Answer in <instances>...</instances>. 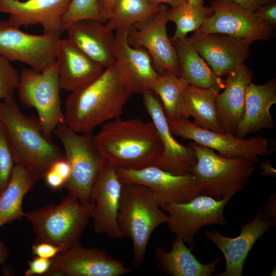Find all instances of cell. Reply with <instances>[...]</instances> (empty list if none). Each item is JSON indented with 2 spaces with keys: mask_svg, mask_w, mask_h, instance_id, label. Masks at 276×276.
I'll list each match as a JSON object with an SVG mask.
<instances>
[{
  "mask_svg": "<svg viewBox=\"0 0 276 276\" xmlns=\"http://www.w3.org/2000/svg\"><path fill=\"white\" fill-rule=\"evenodd\" d=\"M71 0H0V12L8 13L13 25H39L43 33L60 37L62 17Z\"/></svg>",
  "mask_w": 276,
  "mask_h": 276,
  "instance_id": "obj_20",
  "label": "cell"
},
{
  "mask_svg": "<svg viewBox=\"0 0 276 276\" xmlns=\"http://www.w3.org/2000/svg\"><path fill=\"white\" fill-rule=\"evenodd\" d=\"M213 13L211 7L194 5L186 2L180 6L168 8L167 17L173 22L176 30L171 40L187 36L192 32L198 31L204 21Z\"/></svg>",
  "mask_w": 276,
  "mask_h": 276,
  "instance_id": "obj_32",
  "label": "cell"
},
{
  "mask_svg": "<svg viewBox=\"0 0 276 276\" xmlns=\"http://www.w3.org/2000/svg\"><path fill=\"white\" fill-rule=\"evenodd\" d=\"M160 5L148 0H115L106 26L112 31L129 29L153 16Z\"/></svg>",
  "mask_w": 276,
  "mask_h": 276,
  "instance_id": "obj_30",
  "label": "cell"
},
{
  "mask_svg": "<svg viewBox=\"0 0 276 276\" xmlns=\"http://www.w3.org/2000/svg\"><path fill=\"white\" fill-rule=\"evenodd\" d=\"M168 8L161 5L153 16L130 28L128 41L130 45L143 48L148 52L159 74H170L180 77L176 52L167 34Z\"/></svg>",
  "mask_w": 276,
  "mask_h": 276,
  "instance_id": "obj_13",
  "label": "cell"
},
{
  "mask_svg": "<svg viewBox=\"0 0 276 276\" xmlns=\"http://www.w3.org/2000/svg\"><path fill=\"white\" fill-rule=\"evenodd\" d=\"M254 14L261 22L274 28L276 25V1L259 7L254 11Z\"/></svg>",
  "mask_w": 276,
  "mask_h": 276,
  "instance_id": "obj_37",
  "label": "cell"
},
{
  "mask_svg": "<svg viewBox=\"0 0 276 276\" xmlns=\"http://www.w3.org/2000/svg\"><path fill=\"white\" fill-rule=\"evenodd\" d=\"M71 173V167L65 158L55 162L48 169L43 179L52 190L65 188Z\"/></svg>",
  "mask_w": 276,
  "mask_h": 276,
  "instance_id": "obj_36",
  "label": "cell"
},
{
  "mask_svg": "<svg viewBox=\"0 0 276 276\" xmlns=\"http://www.w3.org/2000/svg\"><path fill=\"white\" fill-rule=\"evenodd\" d=\"M252 72L244 64L226 75L224 87L216 99L217 117L225 133L235 134L244 112L247 88Z\"/></svg>",
  "mask_w": 276,
  "mask_h": 276,
  "instance_id": "obj_23",
  "label": "cell"
},
{
  "mask_svg": "<svg viewBox=\"0 0 276 276\" xmlns=\"http://www.w3.org/2000/svg\"><path fill=\"white\" fill-rule=\"evenodd\" d=\"M53 134L60 141L71 167L70 178L65 186L68 194L81 203H89L94 182L106 161L96 147L91 133H77L63 123Z\"/></svg>",
  "mask_w": 276,
  "mask_h": 276,
  "instance_id": "obj_7",
  "label": "cell"
},
{
  "mask_svg": "<svg viewBox=\"0 0 276 276\" xmlns=\"http://www.w3.org/2000/svg\"><path fill=\"white\" fill-rule=\"evenodd\" d=\"M19 1H24V0H19Z\"/></svg>",
  "mask_w": 276,
  "mask_h": 276,
  "instance_id": "obj_47",
  "label": "cell"
},
{
  "mask_svg": "<svg viewBox=\"0 0 276 276\" xmlns=\"http://www.w3.org/2000/svg\"><path fill=\"white\" fill-rule=\"evenodd\" d=\"M260 168L261 170L262 175L272 178L275 177L276 170L268 159L261 162L260 163Z\"/></svg>",
  "mask_w": 276,
  "mask_h": 276,
  "instance_id": "obj_43",
  "label": "cell"
},
{
  "mask_svg": "<svg viewBox=\"0 0 276 276\" xmlns=\"http://www.w3.org/2000/svg\"><path fill=\"white\" fill-rule=\"evenodd\" d=\"M87 19L106 22L98 0H71L62 17L63 32L73 23Z\"/></svg>",
  "mask_w": 276,
  "mask_h": 276,
  "instance_id": "obj_33",
  "label": "cell"
},
{
  "mask_svg": "<svg viewBox=\"0 0 276 276\" xmlns=\"http://www.w3.org/2000/svg\"><path fill=\"white\" fill-rule=\"evenodd\" d=\"M262 218L268 222L270 226L276 225V195H271L266 202L263 210L260 212Z\"/></svg>",
  "mask_w": 276,
  "mask_h": 276,
  "instance_id": "obj_40",
  "label": "cell"
},
{
  "mask_svg": "<svg viewBox=\"0 0 276 276\" xmlns=\"http://www.w3.org/2000/svg\"><path fill=\"white\" fill-rule=\"evenodd\" d=\"M221 90L202 88L188 84L184 93L182 116H192L202 128L224 133L217 117L216 99Z\"/></svg>",
  "mask_w": 276,
  "mask_h": 276,
  "instance_id": "obj_28",
  "label": "cell"
},
{
  "mask_svg": "<svg viewBox=\"0 0 276 276\" xmlns=\"http://www.w3.org/2000/svg\"><path fill=\"white\" fill-rule=\"evenodd\" d=\"M131 271L105 250L86 248L78 242L52 259L47 275L121 276Z\"/></svg>",
  "mask_w": 276,
  "mask_h": 276,
  "instance_id": "obj_15",
  "label": "cell"
},
{
  "mask_svg": "<svg viewBox=\"0 0 276 276\" xmlns=\"http://www.w3.org/2000/svg\"><path fill=\"white\" fill-rule=\"evenodd\" d=\"M115 0H98L102 15L106 21L113 8Z\"/></svg>",
  "mask_w": 276,
  "mask_h": 276,
  "instance_id": "obj_42",
  "label": "cell"
},
{
  "mask_svg": "<svg viewBox=\"0 0 276 276\" xmlns=\"http://www.w3.org/2000/svg\"><path fill=\"white\" fill-rule=\"evenodd\" d=\"M143 99L160 137L163 150L154 166L175 174L191 173L197 158L193 147L180 144L173 136L162 103L151 90L144 92Z\"/></svg>",
  "mask_w": 276,
  "mask_h": 276,
  "instance_id": "obj_16",
  "label": "cell"
},
{
  "mask_svg": "<svg viewBox=\"0 0 276 276\" xmlns=\"http://www.w3.org/2000/svg\"><path fill=\"white\" fill-rule=\"evenodd\" d=\"M67 38L79 50L105 68L114 64V35L106 25L93 20L73 23L66 30Z\"/></svg>",
  "mask_w": 276,
  "mask_h": 276,
  "instance_id": "obj_24",
  "label": "cell"
},
{
  "mask_svg": "<svg viewBox=\"0 0 276 276\" xmlns=\"http://www.w3.org/2000/svg\"><path fill=\"white\" fill-rule=\"evenodd\" d=\"M61 90L55 62L42 72L30 67L20 73L17 89L19 101L36 110L43 134L49 139H51L59 124L65 123L61 108Z\"/></svg>",
  "mask_w": 276,
  "mask_h": 276,
  "instance_id": "obj_8",
  "label": "cell"
},
{
  "mask_svg": "<svg viewBox=\"0 0 276 276\" xmlns=\"http://www.w3.org/2000/svg\"><path fill=\"white\" fill-rule=\"evenodd\" d=\"M15 165L5 129L0 121V195L10 180Z\"/></svg>",
  "mask_w": 276,
  "mask_h": 276,
  "instance_id": "obj_34",
  "label": "cell"
},
{
  "mask_svg": "<svg viewBox=\"0 0 276 276\" xmlns=\"http://www.w3.org/2000/svg\"><path fill=\"white\" fill-rule=\"evenodd\" d=\"M123 183L117 168L108 163L99 172L93 185L90 201L95 231L113 239L123 238L117 223V215Z\"/></svg>",
  "mask_w": 276,
  "mask_h": 276,
  "instance_id": "obj_18",
  "label": "cell"
},
{
  "mask_svg": "<svg viewBox=\"0 0 276 276\" xmlns=\"http://www.w3.org/2000/svg\"><path fill=\"white\" fill-rule=\"evenodd\" d=\"M93 140L106 162L117 168L137 169L154 165L163 150L152 121L137 118L107 122L93 135Z\"/></svg>",
  "mask_w": 276,
  "mask_h": 276,
  "instance_id": "obj_2",
  "label": "cell"
},
{
  "mask_svg": "<svg viewBox=\"0 0 276 276\" xmlns=\"http://www.w3.org/2000/svg\"><path fill=\"white\" fill-rule=\"evenodd\" d=\"M36 181L28 169L21 165H15L10 180L0 195V228L25 217L22 200Z\"/></svg>",
  "mask_w": 276,
  "mask_h": 276,
  "instance_id": "obj_29",
  "label": "cell"
},
{
  "mask_svg": "<svg viewBox=\"0 0 276 276\" xmlns=\"http://www.w3.org/2000/svg\"><path fill=\"white\" fill-rule=\"evenodd\" d=\"M189 38L200 56L219 77L244 64L249 56L251 42L227 34L196 31Z\"/></svg>",
  "mask_w": 276,
  "mask_h": 276,
  "instance_id": "obj_19",
  "label": "cell"
},
{
  "mask_svg": "<svg viewBox=\"0 0 276 276\" xmlns=\"http://www.w3.org/2000/svg\"><path fill=\"white\" fill-rule=\"evenodd\" d=\"M168 123L174 135L192 140L225 157L243 158L255 163L258 162V156H265L270 153L267 139L261 135L240 138L235 134L202 128L187 117L170 121Z\"/></svg>",
  "mask_w": 276,
  "mask_h": 276,
  "instance_id": "obj_10",
  "label": "cell"
},
{
  "mask_svg": "<svg viewBox=\"0 0 276 276\" xmlns=\"http://www.w3.org/2000/svg\"><path fill=\"white\" fill-rule=\"evenodd\" d=\"M268 222L263 220L260 212L254 218L243 224L240 234L235 237L222 235L218 231H206L204 235L223 253L225 267L216 276H242L247 256L255 243L270 228Z\"/></svg>",
  "mask_w": 276,
  "mask_h": 276,
  "instance_id": "obj_21",
  "label": "cell"
},
{
  "mask_svg": "<svg viewBox=\"0 0 276 276\" xmlns=\"http://www.w3.org/2000/svg\"><path fill=\"white\" fill-rule=\"evenodd\" d=\"M236 193L230 192L220 200L201 194L186 202L166 204L160 207L168 213L166 223L171 232L186 244L193 246L195 235L202 227L227 224L224 210Z\"/></svg>",
  "mask_w": 276,
  "mask_h": 276,
  "instance_id": "obj_9",
  "label": "cell"
},
{
  "mask_svg": "<svg viewBox=\"0 0 276 276\" xmlns=\"http://www.w3.org/2000/svg\"><path fill=\"white\" fill-rule=\"evenodd\" d=\"M117 170L123 184L136 183L149 188L159 206L186 202L201 194L196 177L191 173L175 174L154 165Z\"/></svg>",
  "mask_w": 276,
  "mask_h": 276,
  "instance_id": "obj_12",
  "label": "cell"
},
{
  "mask_svg": "<svg viewBox=\"0 0 276 276\" xmlns=\"http://www.w3.org/2000/svg\"><path fill=\"white\" fill-rule=\"evenodd\" d=\"M60 39L51 34L27 33L8 20H0V55L38 71H43L55 63Z\"/></svg>",
  "mask_w": 276,
  "mask_h": 276,
  "instance_id": "obj_11",
  "label": "cell"
},
{
  "mask_svg": "<svg viewBox=\"0 0 276 276\" xmlns=\"http://www.w3.org/2000/svg\"><path fill=\"white\" fill-rule=\"evenodd\" d=\"M28 263L29 268L25 272L26 276L47 275L52 266V259L35 256Z\"/></svg>",
  "mask_w": 276,
  "mask_h": 276,
  "instance_id": "obj_38",
  "label": "cell"
},
{
  "mask_svg": "<svg viewBox=\"0 0 276 276\" xmlns=\"http://www.w3.org/2000/svg\"><path fill=\"white\" fill-rule=\"evenodd\" d=\"M187 2L194 5L203 4V0H187Z\"/></svg>",
  "mask_w": 276,
  "mask_h": 276,
  "instance_id": "obj_46",
  "label": "cell"
},
{
  "mask_svg": "<svg viewBox=\"0 0 276 276\" xmlns=\"http://www.w3.org/2000/svg\"><path fill=\"white\" fill-rule=\"evenodd\" d=\"M0 121L15 165L28 169L37 181L43 179L55 162L65 158L63 150L43 135L38 118L24 114L14 96L0 100Z\"/></svg>",
  "mask_w": 276,
  "mask_h": 276,
  "instance_id": "obj_3",
  "label": "cell"
},
{
  "mask_svg": "<svg viewBox=\"0 0 276 276\" xmlns=\"http://www.w3.org/2000/svg\"><path fill=\"white\" fill-rule=\"evenodd\" d=\"M187 84L180 77L170 74H162L151 90L160 99L168 121L182 116L184 93Z\"/></svg>",
  "mask_w": 276,
  "mask_h": 276,
  "instance_id": "obj_31",
  "label": "cell"
},
{
  "mask_svg": "<svg viewBox=\"0 0 276 276\" xmlns=\"http://www.w3.org/2000/svg\"><path fill=\"white\" fill-rule=\"evenodd\" d=\"M212 14L198 32L222 33L246 40L251 43L270 39L274 28L261 22L254 11L229 0H213Z\"/></svg>",
  "mask_w": 276,
  "mask_h": 276,
  "instance_id": "obj_14",
  "label": "cell"
},
{
  "mask_svg": "<svg viewBox=\"0 0 276 276\" xmlns=\"http://www.w3.org/2000/svg\"><path fill=\"white\" fill-rule=\"evenodd\" d=\"M9 255V249L7 246L0 241V266L7 260Z\"/></svg>",
  "mask_w": 276,
  "mask_h": 276,
  "instance_id": "obj_45",
  "label": "cell"
},
{
  "mask_svg": "<svg viewBox=\"0 0 276 276\" xmlns=\"http://www.w3.org/2000/svg\"><path fill=\"white\" fill-rule=\"evenodd\" d=\"M152 4L160 5H169L171 8H175L181 6L186 2L187 0H148Z\"/></svg>",
  "mask_w": 276,
  "mask_h": 276,
  "instance_id": "obj_44",
  "label": "cell"
},
{
  "mask_svg": "<svg viewBox=\"0 0 276 276\" xmlns=\"http://www.w3.org/2000/svg\"><path fill=\"white\" fill-rule=\"evenodd\" d=\"M132 94L123 83L114 64L85 86L71 92L65 101L66 125L79 133L121 117Z\"/></svg>",
  "mask_w": 276,
  "mask_h": 276,
  "instance_id": "obj_1",
  "label": "cell"
},
{
  "mask_svg": "<svg viewBox=\"0 0 276 276\" xmlns=\"http://www.w3.org/2000/svg\"><path fill=\"white\" fill-rule=\"evenodd\" d=\"M129 29L116 31L113 53L114 65L126 87L133 94L151 90L159 74L151 58L143 48L133 47L128 41Z\"/></svg>",
  "mask_w": 276,
  "mask_h": 276,
  "instance_id": "obj_17",
  "label": "cell"
},
{
  "mask_svg": "<svg viewBox=\"0 0 276 276\" xmlns=\"http://www.w3.org/2000/svg\"><path fill=\"white\" fill-rule=\"evenodd\" d=\"M244 8L254 11L259 7L276 0H229Z\"/></svg>",
  "mask_w": 276,
  "mask_h": 276,
  "instance_id": "obj_41",
  "label": "cell"
},
{
  "mask_svg": "<svg viewBox=\"0 0 276 276\" xmlns=\"http://www.w3.org/2000/svg\"><path fill=\"white\" fill-rule=\"evenodd\" d=\"M167 220L168 215L158 204L149 188L136 183L123 184L117 223L123 238L131 240L134 267L143 266L152 233Z\"/></svg>",
  "mask_w": 276,
  "mask_h": 276,
  "instance_id": "obj_4",
  "label": "cell"
},
{
  "mask_svg": "<svg viewBox=\"0 0 276 276\" xmlns=\"http://www.w3.org/2000/svg\"><path fill=\"white\" fill-rule=\"evenodd\" d=\"M171 41L177 54L180 77L187 84L202 88H224V80L210 67L188 36Z\"/></svg>",
  "mask_w": 276,
  "mask_h": 276,
  "instance_id": "obj_27",
  "label": "cell"
},
{
  "mask_svg": "<svg viewBox=\"0 0 276 276\" xmlns=\"http://www.w3.org/2000/svg\"><path fill=\"white\" fill-rule=\"evenodd\" d=\"M189 144L197 158L191 173L195 176L202 195L220 200L230 192L237 193L244 188L255 170L252 160L225 157L194 142Z\"/></svg>",
  "mask_w": 276,
  "mask_h": 276,
  "instance_id": "obj_6",
  "label": "cell"
},
{
  "mask_svg": "<svg viewBox=\"0 0 276 276\" xmlns=\"http://www.w3.org/2000/svg\"><path fill=\"white\" fill-rule=\"evenodd\" d=\"M65 250L46 242H35L32 246V254L42 258L52 259Z\"/></svg>",
  "mask_w": 276,
  "mask_h": 276,
  "instance_id": "obj_39",
  "label": "cell"
},
{
  "mask_svg": "<svg viewBox=\"0 0 276 276\" xmlns=\"http://www.w3.org/2000/svg\"><path fill=\"white\" fill-rule=\"evenodd\" d=\"M19 78L20 74L17 69L0 55V100L14 96Z\"/></svg>",
  "mask_w": 276,
  "mask_h": 276,
  "instance_id": "obj_35",
  "label": "cell"
},
{
  "mask_svg": "<svg viewBox=\"0 0 276 276\" xmlns=\"http://www.w3.org/2000/svg\"><path fill=\"white\" fill-rule=\"evenodd\" d=\"M154 259L157 267L169 276H211L217 270L221 257L209 264L199 262L191 250L175 236L169 251L162 246L155 250Z\"/></svg>",
  "mask_w": 276,
  "mask_h": 276,
  "instance_id": "obj_26",
  "label": "cell"
},
{
  "mask_svg": "<svg viewBox=\"0 0 276 276\" xmlns=\"http://www.w3.org/2000/svg\"><path fill=\"white\" fill-rule=\"evenodd\" d=\"M276 103V80L271 79L263 84L251 82L246 89L243 117L235 135L245 138L249 133L263 128H273L274 121L270 109Z\"/></svg>",
  "mask_w": 276,
  "mask_h": 276,
  "instance_id": "obj_25",
  "label": "cell"
},
{
  "mask_svg": "<svg viewBox=\"0 0 276 276\" xmlns=\"http://www.w3.org/2000/svg\"><path fill=\"white\" fill-rule=\"evenodd\" d=\"M55 62L61 89L70 93L91 83L105 69L67 38L60 39Z\"/></svg>",
  "mask_w": 276,
  "mask_h": 276,
  "instance_id": "obj_22",
  "label": "cell"
},
{
  "mask_svg": "<svg viewBox=\"0 0 276 276\" xmlns=\"http://www.w3.org/2000/svg\"><path fill=\"white\" fill-rule=\"evenodd\" d=\"M94 209L93 202L83 204L68 194L58 204L25 212V217L32 225L35 242H49L66 250L79 242Z\"/></svg>",
  "mask_w": 276,
  "mask_h": 276,
  "instance_id": "obj_5",
  "label": "cell"
}]
</instances>
